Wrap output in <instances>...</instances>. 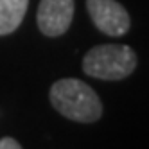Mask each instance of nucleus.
<instances>
[{"mask_svg":"<svg viewBox=\"0 0 149 149\" xmlns=\"http://www.w3.org/2000/svg\"><path fill=\"white\" fill-rule=\"evenodd\" d=\"M50 104L74 122H95L102 115V104L92 86L79 79H59L50 86Z\"/></svg>","mask_w":149,"mask_h":149,"instance_id":"obj_1","label":"nucleus"},{"mask_svg":"<svg viewBox=\"0 0 149 149\" xmlns=\"http://www.w3.org/2000/svg\"><path fill=\"white\" fill-rule=\"evenodd\" d=\"M136 67V54L127 45L106 43L92 47L83 58V70L90 77L120 81L131 76Z\"/></svg>","mask_w":149,"mask_h":149,"instance_id":"obj_2","label":"nucleus"},{"mask_svg":"<svg viewBox=\"0 0 149 149\" xmlns=\"http://www.w3.org/2000/svg\"><path fill=\"white\" fill-rule=\"evenodd\" d=\"M86 9L93 25L111 38L124 36L131 27L130 13L117 0H86Z\"/></svg>","mask_w":149,"mask_h":149,"instance_id":"obj_3","label":"nucleus"},{"mask_svg":"<svg viewBox=\"0 0 149 149\" xmlns=\"http://www.w3.org/2000/svg\"><path fill=\"white\" fill-rule=\"evenodd\" d=\"M74 18V0H41L36 13L38 29L45 36L65 34Z\"/></svg>","mask_w":149,"mask_h":149,"instance_id":"obj_4","label":"nucleus"},{"mask_svg":"<svg viewBox=\"0 0 149 149\" xmlns=\"http://www.w3.org/2000/svg\"><path fill=\"white\" fill-rule=\"evenodd\" d=\"M29 0H0V36L11 34L22 25Z\"/></svg>","mask_w":149,"mask_h":149,"instance_id":"obj_5","label":"nucleus"},{"mask_svg":"<svg viewBox=\"0 0 149 149\" xmlns=\"http://www.w3.org/2000/svg\"><path fill=\"white\" fill-rule=\"evenodd\" d=\"M20 147H22V144L16 142L15 138H11V136L0 138V149H20Z\"/></svg>","mask_w":149,"mask_h":149,"instance_id":"obj_6","label":"nucleus"}]
</instances>
